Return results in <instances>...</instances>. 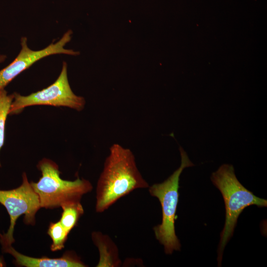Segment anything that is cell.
I'll list each match as a JSON object with an SVG mask.
<instances>
[{"mask_svg":"<svg viewBox=\"0 0 267 267\" xmlns=\"http://www.w3.org/2000/svg\"><path fill=\"white\" fill-rule=\"evenodd\" d=\"M149 186L138 170L132 151L115 143L110 148L97 181L95 210L102 213L133 190Z\"/></svg>","mask_w":267,"mask_h":267,"instance_id":"cell-1","label":"cell"},{"mask_svg":"<svg viewBox=\"0 0 267 267\" xmlns=\"http://www.w3.org/2000/svg\"><path fill=\"white\" fill-rule=\"evenodd\" d=\"M211 179L221 191L225 209V224L221 233L218 251V265L220 267L224 249L233 235L240 214L251 205L267 207V201L255 195L239 181L231 165L221 166L212 173Z\"/></svg>","mask_w":267,"mask_h":267,"instance_id":"cell-2","label":"cell"},{"mask_svg":"<svg viewBox=\"0 0 267 267\" xmlns=\"http://www.w3.org/2000/svg\"><path fill=\"white\" fill-rule=\"evenodd\" d=\"M181 164L167 179L160 183L149 186V192L157 198L162 207L161 223L153 227L156 238L164 246L165 253L172 254L174 251H180L181 244L176 234L175 222L178 202L179 177L183 169L194 164L186 153L179 146Z\"/></svg>","mask_w":267,"mask_h":267,"instance_id":"cell-3","label":"cell"},{"mask_svg":"<svg viewBox=\"0 0 267 267\" xmlns=\"http://www.w3.org/2000/svg\"><path fill=\"white\" fill-rule=\"evenodd\" d=\"M37 168L42 176L37 182L30 183L39 196L41 208L53 209L66 203L81 201L82 196L92 189L91 183L84 178L62 179L58 165L49 159L41 160Z\"/></svg>","mask_w":267,"mask_h":267,"instance_id":"cell-4","label":"cell"},{"mask_svg":"<svg viewBox=\"0 0 267 267\" xmlns=\"http://www.w3.org/2000/svg\"><path fill=\"white\" fill-rule=\"evenodd\" d=\"M9 115L19 114L26 107L35 105L67 107L82 110L86 104L83 97L72 90L67 76V65L63 62L61 71L56 80L47 88L28 95L14 92Z\"/></svg>","mask_w":267,"mask_h":267,"instance_id":"cell-5","label":"cell"},{"mask_svg":"<svg viewBox=\"0 0 267 267\" xmlns=\"http://www.w3.org/2000/svg\"><path fill=\"white\" fill-rule=\"evenodd\" d=\"M0 203L6 209L10 218V224L6 233H0L2 247L12 245L15 242L13 234L17 220L24 215V222L34 225L35 216L41 208L38 195L29 182L25 173L22 174V184L10 190H0Z\"/></svg>","mask_w":267,"mask_h":267,"instance_id":"cell-6","label":"cell"},{"mask_svg":"<svg viewBox=\"0 0 267 267\" xmlns=\"http://www.w3.org/2000/svg\"><path fill=\"white\" fill-rule=\"evenodd\" d=\"M72 34V31L69 30L58 41L52 43L45 48L39 50L30 49L27 45V38H21V49L19 54L11 63L0 70V90L4 89L17 76L46 56L56 54H79L77 51L64 48V46L70 41Z\"/></svg>","mask_w":267,"mask_h":267,"instance_id":"cell-7","label":"cell"},{"mask_svg":"<svg viewBox=\"0 0 267 267\" xmlns=\"http://www.w3.org/2000/svg\"><path fill=\"white\" fill-rule=\"evenodd\" d=\"M3 252L11 255L14 263L18 266L26 267H85L87 266L77 255L67 251L58 258L46 257L34 258L27 256L17 251L12 245L2 247Z\"/></svg>","mask_w":267,"mask_h":267,"instance_id":"cell-8","label":"cell"},{"mask_svg":"<svg viewBox=\"0 0 267 267\" xmlns=\"http://www.w3.org/2000/svg\"><path fill=\"white\" fill-rule=\"evenodd\" d=\"M91 237L100 255L96 267H119L121 261L119 257L118 249L112 240L107 235L98 231L92 232Z\"/></svg>","mask_w":267,"mask_h":267,"instance_id":"cell-9","label":"cell"},{"mask_svg":"<svg viewBox=\"0 0 267 267\" xmlns=\"http://www.w3.org/2000/svg\"><path fill=\"white\" fill-rule=\"evenodd\" d=\"M62 213L60 222L69 232L76 225L80 218L84 214L81 201L68 202L61 206Z\"/></svg>","mask_w":267,"mask_h":267,"instance_id":"cell-10","label":"cell"},{"mask_svg":"<svg viewBox=\"0 0 267 267\" xmlns=\"http://www.w3.org/2000/svg\"><path fill=\"white\" fill-rule=\"evenodd\" d=\"M13 97V93L8 94L4 89L0 90V151L4 144L6 121Z\"/></svg>","mask_w":267,"mask_h":267,"instance_id":"cell-11","label":"cell"},{"mask_svg":"<svg viewBox=\"0 0 267 267\" xmlns=\"http://www.w3.org/2000/svg\"><path fill=\"white\" fill-rule=\"evenodd\" d=\"M69 233L59 221L50 222L47 230V234L52 241L50 250L52 251L62 250L64 247Z\"/></svg>","mask_w":267,"mask_h":267,"instance_id":"cell-12","label":"cell"},{"mask_svg":"<svg viewBox=\"0 0 267 267\" xmlns=\"http://www.w3.org/2000/svg\"><path fill=\"white\" fill-rule=\"evenodd\" d=\"M6 58V56L3 54H0V63L3 62Z\"/></svg>","mask_w":267,"mask_h":267,"instance_id":"cell-13","label":"cell"},{"mask_svg":"<svg viewBox=\"0 0 267 267\" xmlns=\"http://www.w3.org/2000/svg\"><path fill=\"white\" fill-rule=\"evenodd\" d=\"M5 266V263L3 258L0 257V267Z\"/></svg>","mask_w":267,"mask_h":267,"instance_id":"cell-14","label":"cell"}]
</instances>
